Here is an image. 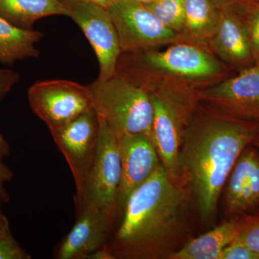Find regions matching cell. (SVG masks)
<instances>
[{
  "instance_id": "19",
  "label": "cell",
  "mask_w": 259,
  "mask_h": 259,
  "mask_svg": "<svg viewBox=\"0 0 259 259\" xmlns=\"http://www.w3.org/2000/svg\"><path fill=\"white\" fill-rule=\"evenodd\" d=\"M257 153L253 150L245 149L241 153L229 175L226 194L227 210L238 215L240 199L243 187L248 180L252 164Z\"/></svg>"
},
{
  "instance_id": "6",
  "label": "cell",
  "mask_w": 259,
  "mask_h": 259,
  "mask_svg": "<svg viewBox=\"0 0 259 259\" xmlns=\"http://www.w3.org/2000/svg\"><path fill=\"white\" fill-rule=\"evenodd\" d=\"M99 136L96 153L84 184L79 208L83 204L106 211L115 218L118 212L119 190L122 164L118 141L105 121L98 117Z\"/></svg>"
},
{
  "instance_id": "3",
  "label": "cell",
  "mask_w": 259,
  "mask_h": 259,
  "mask_svg": "<svg viewBox=\"0 0 259 259\" xmlns=\"http://www.w3.org/2000/svg\"><path fill=\"white\" fill-rule=\"evenodd\" d=\"M227 67L207 46L180 41L163 51L122 53L116 71L146 89L156 83L203 90L224 77Z\"/></svg>"
},
{
  "instance_id": "20",
  "label": "cell",
  "mask_w": 259,
  "mask_h": 259,
  "mask_svg": "<svg viewBox=\"0 0 259 259\" xmlns=\"http://www.w3.org/2000/svg\"><path fill=\"white\" fill-rule=\"evenodd\" d=\"M184 3L185 0H156L146 6L165 27L181 34L185 18Z\"/></svg>"
},
{
  "instance_id": "33",
  "label": "cell",
  "mask_w": 259,
  "mask_h": 259,
  "mask_svg": "<svg viewBox=\"0 0 259 259\" xmlns=\"http://www.w3.org/2000/svg\"><path fill=\"white\" fill-rule=\"evenodd\" d=\"M253 146H254L255 147H256L259 149V139L255 140L254 142L253 143Z\"/></svg>"
},
{
  "instance_id": "16",
  "label": "cell",
  "mask_w": 259,
  "mask_h": 259,
  "mask_svg": "<svg viewBox=\"0 0 259 259\" xmlns=\"http://www.w3.org/2000/svg\"><path fill=\"white\" fill-rule=\"evenodd\" d=\"M54 15L68 17L62 0H0V16L25 30H32L40 19Z\"/></svg>"
},
{
  "instance_id": "32",
  "label": "cell",
  "mask_w": 259,
  "mask_h": 259,
  "mask_svg": "<svg viewBox=\"0 0 259 259\" xmlns=\"http://www.w3.org/2000/svg\"><path fill=\"white\" fill-rule=\"evenodd\" d=\"M7 221H8V219H7V218L5 217L4 214L0 216V226H3V225L4 224L5 222H7Z\"/></svg>"
},
{
  "instance_id": "9",
  "label": "cell",
  "mask_w": 259,
  "mask_h": 259,
  "mask_svg": "<svg viewBox=\"0 0 259 259\" xmlns=\"http://www.w3.org/2000/svg\"><path fill=\"white\" fill-rule=\"evenodd\" d=\"M49 131L72 173L76 187L75 204L77 206L81 202L85 179L96 153L98 116L92 109L68 123Z\"/></svg>"
},
{
  "instance_id": "26",
  "label": "cell",
  "mask_w": 259,
  "mask_h": 259,
  "mask_svg": "<svg viewBox=\"0 0 259 259\" xmlns=\"http://www.w3.org/2000/svg\"><path fill=\"white\" fill-rule=\"evenodd\" d=\"M13 174L4 161L0 162V216L3 215L1 204L10 200L9 194L5 188V184L13 179Z\"/></svg>"
},
{
  "instance_id": "14",
  "label": "cell",
  "mask_w": 259,
  "mask_h": 259,
  "mask_svg": "<svg viewBox=\"0 0 259 259\" xmlns=\"http://www.w3.org/2000/svg\"><path fill=\"white\" fill-rule=\"evenodd\" d=\"M217 27L207 46L229 69L242 70L254 66L249 37L241 15L231 7L221 8Z\"/></svg>"
},
{
  "instance_id": "28",
  "label": "cell",
  "mask_w": 259,
  "mask_h": 259,
  "mask_svg": "<svg viewBox=\"0 0 259 259\" xmlns=\"http://www.w3.org/2000/svg\"><path fill=\"white\" fill-rule=\"evenodd\" d=\"M10 153L9 144L7 142L4 136L0 134V162L4 161L5 158L8 157Z\"/></svg>"
},
{
  "instance_id": "4",
  "label": "cell",
  "mask_w": 259,
  "mask_h": 259,
  "mask_svg": "<svg viewBox=\"0 0 259 259\" xmlns=\"http://www.w3.org/2000/svg\"><path fill=\"white\" fill-rule=\"evenodd\" d=\"M153 107V143L168 176L180 182V155L184 136L199 102V90L171 83L148 87Z\"/></svg>"
},
{
  "instance_id": "13",
  "label": "cell",
  "mask_w": 259,
  "mask_h": 259,
  "mask_svg": "<svg viewBox=\"0 0 259 259\" xmlns=\"http://www.w3.org/2000/svg\"><path fill=\"white\" fill-rule=\"evenodd\" d=\"M77 217L56 254L58 259H85L107 245L115 218L106 211L83 204L76 209Z\"/></svg>"
},
{
  "instance_id": "10",
  "label": "cell",
  "mask_w": 259,
  "mask_h": 259,
  "mask_svg": "<svg viewBox=\"0 0 259 259\" xmlns=\"http://www.w3.org/2000/svg\"><path fill=\"white\" fill-rule=\"evenodd\" d=\"M68 17L82 30L100 65L98 79L115 74L122 54L115 25L106 8L85 2L66 3Z\"/></svg>"
},
{
  "instance_id": "5",
  "label": "cell",
  "mask_w": 259,
  "mask_h": 259,
  "mask_svg": "<svg viewBox=\"0 0 259 259\" xmlns=\"http://www.w3.org/2000/svg\"><path fill=\"white\" fill-rule=\"evenodd\" d=\"M88 88L93 110L117 137L144 134L153 139V107L146 89L117 71L109 79L95 80Z\"/></svg>"
},
{
  "instance_id": "2",
  "label": "cell",
  "mask_w": 259,
  "mask_h": 259,
  "mask_svg": "<svg viewBox=\"0 0 259 259\" xmlns=\"http://www.w3.org/2000/svg\"><path fill=\"white\" fill-rule=\"evenodd\" d=\"M186 190L163 165L129 196L120 226L107 243L115 258H168L185 228Z\"/></svg>"
},
{
  "instance_id": "12",
  "label": "cell",
  "mask_w": 259,
  "mask_h": 259,
  "mask_svg": "<svg viewBox=\"0 0 259 259\" xmlns=\"http://www.w3.org/2000/svg\"><path fill=\"white\" fill-rule=\"evenodd\" d=\"M117 139L122 164L117 202L120 212L131 193L149 179L161 163L153 139L149 136L124 134Z\"/></svg>"
},
{
  "instance_id": "11",
  "label": "cell",
  "mask_w": 259,
  "mask_h": 259,
  "mask_svg": "<svg viewBox=\"0 0 259 259\" xmlns=\"http://www.w3.org/2000/svg\"><path fill=\"white\" fill-rule=\"evenodd\" d=\"M199 101L231 117L256 123L259 121V64L238 71L201 90Z\"/></svg>"
},
{
  "instance_id": "21",
  "label": "cell",
  "mask_w": 259,
  "mask_h": 259,
  "mask_svg": "<svg viewBox=\"0 0 259 259\" xmlns=\"http://www.w3.org/2000/svg\"><path fill=\"white\" fill-rule=\"evenodd\" d=\"M231 8L238 12L244 22L255 64H259V3L255 0H245Z\"/></svg>"
},
{
  "instance_id": "18",
  "label": "cell",
  "mask_w": 259,
  "mask_h": 259,
  "mask_svg": "<svg viewBox=\"0 0 259 259\" xmlns=\"http://www.w3.org/2000/svg\"><path fill=\"white\" fill-rule=\"evenodd\" d=\"M42 36L41 32L18 28L0 16V64L11 66L17 61L38 57L36 44Z\"/></svg>"
},
{
  "instance_id": "17",
  "label": "cell",
  "mask_w": 259,
  "mask_h": 259,
  "mask_svg": "<svg viewBox=\"0 0 259 259\" xmlns=\"http://www.w3.org/2000/svg\"><path fill=\"white\" fill-rule=\"evenodd\" d=\"M184 8L182 40L207 46L217 27L220 10L212 0H185Z\"/></svg>"
},
{
  "instance_id": "34",
  "label": "cell",
  "mask_w": 259,
  "mask_h": 259,
  "mask_svg": "<svg viewBox=\"0 0 259 259\" xmlns=\"http://www.w3.org/2000/svg\"><path fill=\"white\" fill-rule=\"evenodd\" d=\"M255 1H257L258 3H259V0H255Z\"/></svg>"
},
{
  "instance_id": "27",
  "label": "cell",
  "mask_w": 259,
  "mask_h": 259,
  "mask_svg": "<svg viewBox=\"0 0 259 259\" xmlns=\"http://www.w3.org/2000/svg\"><path fill=\"white\" fill-rule=\"evenodd\" d=\"M85 259H115L107 245L102 247L85 257Z\"/></svg>"
},
{
  "instance_id": "24",
  "label": "cell",
  "mask_w": 259,
  "mask_h": 259,
  "mask_svg": "<svg viewBox=\"0 0 259 259\" xmlns=\"http://www.w3.org/2000/svg\"><path fill=\"white\" fill-rule=\"evenodd\" d=\"M219 259H259V254L235 240L224 248Z\"/></svg>"
},
{
  "instance_id": "7",
  "label": "cell",
  "mask_w": 259,
  "mask_h": 259,
  "mask_svg": "<svg viewBox=\"0 0 259 259\" xmlns=\"http://www.w3.org/2000/svg\"><path fill=\"white\" fill-rule=\"evenodd\" d=\"M107 9L115 25L122 53L183 41L180 34L165 27L146 5L136 0H116Z\"/></svg>"
},
{
  "instance_id": "29",
  "label": "cell",
  "mask_w": 259,
  "mask_h": 259,
  "mask_svg": "<svg viewBox=\"0 0 259 259\" xmlns=\"http://www.w3.org/2000/svg\"><path fill=\"white\" fill-rule=\"evenodd\" d=\"M64 3H71V2H85V3H93V4L100 5L104 8H107L109 5L113 3L116 0H62Z\"/></svg>"
},
{
  "instance_id": "31",
  "label": "cell",
  "mask_w": 259,
  "mask_h": 259,
  "mask_svg": "<svg viewBox=\"0 0 259 259\" xmlns=\"http://www.w3.org/2000/svg\"><path fill=\"white\" fill-rule=\"evenodd\" d=\"M136 1L139 2V3H141V4L148 5L154 3L156 0H136Z\"/></svg>"
},
{
  "instance_id": "15",
  "label": "cell",
  "mask_w": 259,
  "mask_h": 259,
  "mask_svg": "<svg viewBox=\"0 0 259 259\" xmlns=\"http://www.w3.org/2000/svg\"><path fill=\"white\" fill-rule=\"evenodd\" d=\"M247 217L225 223L186 243L168 255L169 259H219L225 248L239 236Z\"/></svg>"
},
{
  "instance_id": "1",
  "label": "cell",
  "mask_w": 259,
  "mask_h": 259,
  "mask_svg": "<svg viewBox=\"0 0 259 259\" xmlns=\"http://www.w3.org/2000/svg\"><path fill=\"white\" fill-rule=\"evenodd\" d=\"M259 139V125L212 110L194 112L180 155V182L193 193L202 222L215 215L223 186L245 148Z\"/></svg>"
},
{
  "instance_id": "30",
  "label": "cell",
  "mask_w": 259,
  "mask_h": 259,
  "mask_svg": "<svg viewBox=\"0 0 259 259\" xmlns=\"http://www.w3.org/2000/svg\"><path fill=\"white\" fill-rule=\"evenodd\" d=\"M212 1L218 9H221V8H227V7L233 6V5L245 1V0H212Z\"/></svg>"
},
{
  "instance_id": "25",
  "label": "cell",
  "mask_w": 259,
  "mask_h": 259,
  "mask_svg": "<svg viewBox=\"0 0 259 259\" xmlns=\"http://www.w3.org/2000/svg\"><path fill=\"white\" fill-rule=\"evenodd\" d=\"M20 80V75L14 70L0 68V101L11 91Z\"/></svg>"
},
{
  "instance_id": "23",
  "label": "cell",
  "mask_w": 259,
  "mask_h": 259,
  "mask_svg": "<svg viewBox=\"0 0 259 259\" xmlns=\"http://www.w3.org/2000/svg\"><path fill=\"white\" fill-rule=\"evenodd\" d=\"M236 240L259 254V214L247 217L244 228Z\"/></svg>"
},
{
  "instance_id": "22",
  "label": "cell",
  "mask_w": 259,
  "mask_h": 259,
  "mask_svg": "<svg viewBox=\"0 0 259 259\" xmlns=\"http://www.w3.org/2000/svg\"><path fill=\"white\" fill-rule=\"evenodd\" d=\"M31 258L12 235L8 221L0 226V259Z\"/></svg>"
},
{
  "instance_id": "8",
  "label": "cell",
  "mask_w": 259,
  "mask_h": 259,
  "mask_svg": "<svg viewBox=\"0 0 259 259\" xmlns=\"http://www.w3.org/2000/svg\"><path fill=\"white\" fill-rule=\"evenodd\" d=\"M28 99L32 112L49 130L64 125L93 109L88 86L69 80L37 81L29 88Z\"/></svg>"
}]
</instances>
